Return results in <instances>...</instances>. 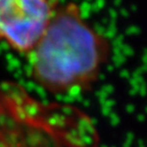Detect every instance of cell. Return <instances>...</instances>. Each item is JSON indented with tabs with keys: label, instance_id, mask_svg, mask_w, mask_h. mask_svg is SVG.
Wrapping results in <instances>:
<instances>
[{
	"label": "cell",
	"instance_id": "obj_2",
	"mask_svg": "<svg viewBox=\"0 0 147 147\" xmlns=\"http://www.w3.org/2000/svg\"><path fill=\"white\" fill-rule=\"evenodd\" d=\"M54 5L52 0H0V42L27 54L43 34Z\"/></svg>",
	"mask_w": 147,
	"mask_h": 147
},
{
	"label": "cell",
	"instance_id": "obj_1",
	"mask_svg": "<svg viewBox=\"0 0 147 147\" xmlns=\"http://www.w3.org/2000/svg\"><path fill=\"white\" fill-rule=\"evenodd\" d=\"M32 80L53 94L90 89L110 56L109 40L90 26L76 3H55L43 34L26 54Z\"/></svg>",
	"mask_w": 147,
	"mask_h": 147
}]
</instances>
